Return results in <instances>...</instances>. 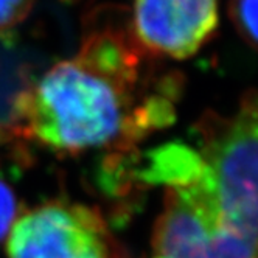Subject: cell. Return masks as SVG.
<instances>
[{
  "instance_id": "5",
  "label": "cell",
  "mask_w": 258,
  "mask_h": 258,
  "mask_svg": "<svg viewBox=\"0 0 258 258\" xmlns=\"http://www.w3.org/2000/svg\"><path fill=\"white\" fill-rule=\"evenodd\" d=\"M218 24L216 0H134L131 34L153 56L195 54Z\"/></svg>"
},
{
  "instance_id": "4",
  "label": "cell",
  "mask_w": 258,
  "mask_h": 258,
  "mask_svg": "<svg viewBox=\"0 0 258 258\" xmlns=\"http://www.w3.org/2000/svg\"><path fill=\"white\" fill-rule=\"evenodd\" d=\"M8 258H129L101 213L80 202L50 201L16 219Z\"/></svg>"
},
{
  "instance_id": "2",
  "label": "cell",
  "mask_w": 258,
  "mask_h": 258,
  "mask_svg": "<svg viewBox=\"0 0 258 258\" xmlns=\"http://www.w3.org/2000/svg\"><path fill=\"white\" fill-rule=\"evenodd\" d=\"M198 131L221 210L235 227L258 236V92L247 94L232 117L206 115Z\"/></svg>"
},
{
  "instance_id": "3",
  "label": "cell",
  "mask_w": 258,
  "mask_h": 258,
  "mask_svg": "<svg viewBox=\"0 0 258 258\" xmlns=\"http://www.w3.org/2000/svg\"><path fill=\"white\" fill-rule=\"evenodd\" d=\"M165 190L151 258H258V236L229 223L207 167L198 179Z\"/></svg>"
},
{
  "instance_id": "9",
  "label": "cell",
  "mask_w": 258,
  "mask_h": 258,
  "mask_svg": "<svg viewBox=\"0 0 258 258\" xmlns=\"http://www.w3.org/2000/svg\"><path fill=\"white\" fill-rule=\"evenodd\" d=\"M4 139V136H2V127H0V140Z\"/></svg>"
},
{
  "instance_id": "6",
  "label": "cell",
  "mask_w": 258,
  "mask_h": 258,
  "mask_svg": "<svg viewBox=\"0 0 258 258\" xmlns=\"http://www.w3.org/2000/svg\"><path fill=\"white\" fill-rule=\"evenodd\" d=\"M229 11L241 38L258 50V0H230Z\"/></svg>"
},
{
  "instance_id": "7",
  "label": "cell",
  "mask_w": 258,
  "mask_h": 258,
  "mask_svg": "<svg viewBox=\"0 0 258 258\" xmlns=\"http://www.w3.org/2000/svg\"><path fill=\"white\" fill-rule=\"evenodd\" d=\"M36 0H0V33L19 27L31 13Z\"/></svg>"
},
{
  "instance_id": "8",
  "label": "cell",
  "mask_w": 258,
  "mask_h": 258,
  "mask_svg": "<svg viewBox=\"0 0 258 258\" xmlns=\"http://www.w3.org/2000/svg\"><path fill=\"white\" fill-rule=\"evenodd\" d=\"M17 219V199L13 188L0 177V241L8 236Z\"/></svg>"
},
{
  "instance_id": "1",
  "label": "cell",
  "mask_w": 258,
  "mask_h": 258,
  "mask_svg": "<svg viewBox=\"0 0 258 258\" xmlns=\"http://www.w3.org/2000/svg\"><path fill=\"white\" fill-rule=\"evenodd\" d=\"M146 54L131 31L90 27L73 58L51 66L17 95L11 134L58 156L124 157L174 117L171 78L150 86Z\"/></svg>"
}]
</instances>
